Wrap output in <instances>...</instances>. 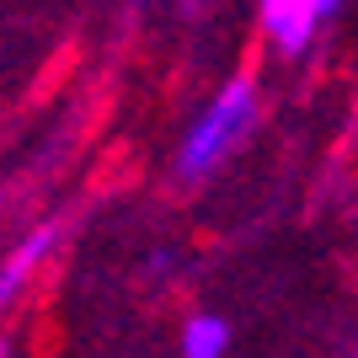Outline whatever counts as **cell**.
<instances>
[{"mask_svg": "<svg viewBox=\"0 0 358 358\" xmlns=\"http://www.w3.org/2000/svg\"><path fill=\"white\" fill-rule=\"evenodd\" d=\"M252 118H257V91H252V80H246V75L224 80L220 96L203 107V118H198L193 129H187V139H182V150H177V177L182 182H203L214 166H220L224 155L246 139Z\"/></svg>", "mask_w": 358, "mask_h": 358, "instance_id": "cell-1", "label": "cell"}, {"mask_svg": "<svg viewBox=\"0 0 358 358\" xmlns=\"http://www.w3.org/2000/svg\"><path fill=\"white\" fill-rule=\"evenodd\" d=\"M262 27L273 32L278 54H305L321 16H315V0H262Z\"/></svg>", "mask_w": 358, "mask_h": 358, "instance_id": "cell-2", "label": "cell"}, {"mask_svg": "<svg viewBox=\"0 0 358 358\" xmlns=\"http://www.w3.org/2000/svg\"><path fill=\"white\" fill-rule=\"evenodd\" d=\"M54 241H59V224L48 220V224H38V230H32V236L22 241V246H16V252L6 257V268H0V310H6V305L16 299V289H22V284L32 278V273H38V262H43V257L54 252Z\"/></svg>", "mask_w": 358, "mask_h": 358, "instance_id": "cell-3", "label": "cell"}, {"mask_svg": "<svg viewBox=\"0 0 358 358\" xmlns=\"http://www.w3.org/2000/svg\"><path fill=\"white\" fill-rule=\"evenodd\" d=\"M224 348H230V327L224 321H214V315L187 321V331H182V353L187 358H220Z\"/></svg>", "mask_w": 358, "mask_h": 358, "instance_id": "cell-4", "label": "cell"}, {"mask_svg": "<svg viewBox=\"0 0 358 358\" xmlns=\"http://www.w3.org/2000/svg\"><path fill=\"white\" fill-rule=\"evenodd\" d=\"M337 6H343V0H315V16L327 22V16H337Z\"/></svg>", "mask_w": 358, "mask_h": 358, "instance_id": "cell-5", "label": "cell"}]
</instances>
